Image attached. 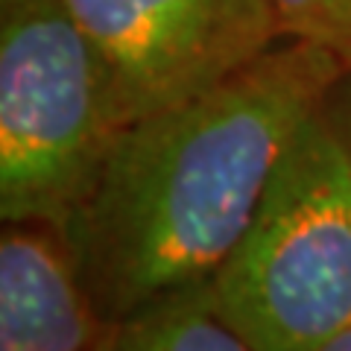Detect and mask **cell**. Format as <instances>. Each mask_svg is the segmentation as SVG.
<instances>
[{
    "label": "cell",
    "instance_id": "obj_1",
    "mask_svg": "<svg viewBox=\"0 0 351 351\" xmlns=\"http://www.w3.org/2000/svg\"><path fill=\"white\" fill-rule=\"evenodd\" d=\"M346 76L331 53L284 38L219 85L120 132L62 228L100 322L214 278L290 138Z\"/></svg>",
    "mask_w": 351,
    "mask_h": 351
},
{
    "label": "cell",
    "instance_id": "obj_2",
    "mask_svg": "<svg viewBox=\"0 0 351 351\" xmlns=\"http://www.w3.org/2000/svg\"><path fill=\"white\" fill-rule=\"evenodd\" d=\"M339 85L290 138L211 278L219 313L255 351H313L351 325V135Z\"/></svg>",
    "mask_w": 351,
    "mask_h": 351
},
{
    "label": "cell",
    "instance_id": "obj_3",
    "mask_svg": "<svg viewBox=\"0 0 351 351\" xmlns=\"http://www.w3.org/2000/svg\"><path fill=\"white\" fill-rule=\"evenodd\" d=\"M126 117L64 0H0V219L62 228Z\"/></svg>",
    "mask_w": 351,
    "mask_h": 351
},
{
    "label": "cell",
    "instance_id": "obj_4",
    "mask_svg": "<svg viewBox=\"0 0 351 351\" xmlns=\"http://www.w3.org/2000/svg\"><path fill=\"white\" fill-rule=\"evenodd\" d=\"M126 126L228 80L284 41L269 0H64Z\"/></svg>",
    "mask_w": 351,
    "mask_h": 351
},
{
    "label": "cell",
    "instance_id": "obj_5",
    "mask_svg": "<svg viewBox=\"0 0 351 351\" xmlns=\"http://www.w3.org/2000/svg\"><path fill=\"white\" fill-rule=\"evenodd\" d=\"M100 316L59 228L6 223L0 237V351H91Z\"/></svg>",
    "mask_w": 351,
    "mask_h": 351
},
{
    "label": "cell",
    "instance_id": "obj_6",
    "mask_svg": "<svg viewBox=\"0 0 351 351\" xmlns=\"http://www.w3.org/2000/svg\"><path fill=\"white\" fill-rule=\"evenodd\" d=\"M91 351H255L219 313L211 281L164 293L100 322Z\"/></svg>",
    "mask_w": 351,
    "mask_h": 351
},
{
    "label": "cell",
    "instance_id": "obj_7",
    "mask_svg": "<svg viewBox=\"0 0 351 351\" xmlns=\"http://www.w3.org/2000/svg\"><path fill=\"white\" fill-rule=\"evenodd\" d=\"M287 41L313 44L351 76V0H269Z\"/></svg>",
    "mask_w": 351,
    "mask_h": 351
},
{
    "label": "cell",
    "instance_id": "obj_8",
    "mask_svg": "<svg viewBox=\"0 0 351 351\" xmlns=\"http://www.w3.org/2000/svg\"><path fill=\"white\" fill-rule=\"evenodd\" d=\"M313 351H351V325H346L343 331H337L331 339H325V343L316 346Z\"/></svg>",
    "mask_w": 351,
    "mask_h": 351
},
{
    "label": "cell",
    "instance_id": "obj_9",
    "mask_svg": "<svg viewBox=\"0 0 351 351\" xmlns=\"http://www.w3.org/2000/svg\"><path fill=\"white\" fill-rule=\"evenodd\" d=\"M339 103H343L346 126H348V135H351V76H346L343 85H339Z\"/></svg>",
    "mask_w": 351,
    "mask_h": 351
}]
</instances>
